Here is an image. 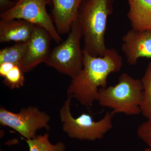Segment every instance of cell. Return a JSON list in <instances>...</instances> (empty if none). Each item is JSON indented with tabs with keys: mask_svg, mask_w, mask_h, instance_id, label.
Listing matches in <instances>:
<instances>
[{
	"mask_svg": "<svg viewBox=\"0 0 151 151\" xmlns=\"http://www.w3.org/2000/svg\"><path fill=\"white\" fill-rule=\"evenodd\" d=\"M50 117L35 106L23 108L18 113H14L5 108L0 109V123L15 130L26 139L35 138L38 130L50 129Z\"/></svg>",
	"mask_w": 151,
	"mask_h": 151,
	"instance_id": "obj_7",
	"label": "cell"
},
{
	"mask_svg": "<svg viewBox=\"0 0 151 151\" xmlns=\"http://www.w3.org/2000/svg\"><path fill=\"white\" fill-rule=\"evenodd\" d=\"M82 37L76 20L72 24L66 40L52 50L45 64L71 78L77 75L83 65V50L80 45Z\"/></svg>",
	"mask_w": 151,
	"mask_h": 151,
	"instance_id": "obj_5",
	"label": "cell"
},
{
	"mask_svg": "<svg viewBox=\"0 0 151 151\" xmlns=\"http://www.w3.org/2000/svg\"><path fill=\"white\" fill-rule=\"evenodd\" d=\"M17 1L12 0H0V10L1 12H6L13 7Z\"/></svg>",
	"mask_w": 151,
	"mask_h": 151,
	"instance_id": "obj_18",
	"label": "cell"
},
{
	"mask_svg": "<svg viewBox=\"0 0 151 151\" xmlns=\"http://www.w3.org/2000/svg\"><path fill=\"white\" fill-rule=\"evenodd\" d=\"M83 68L71 78L67 90L81 105L89 108L97 101L100 88L107 87L108 76L122 69V56L114 48H107L103 56H92L83 50Z\"/></svg>",
	"mask_w": 151,
	"mask_h": 151,
	"instance_id": "obj_1",
	"label": "cell"
},
{
	"mask_svg": "<svg viewBox=\"0 0 151 151\" xmlns=\"http://www.w3.org/2000/svg\"><path fill=\"white\" fill-rule=\"evenodd\" d=\"M73 97L67 94V98L60 110V117L63 132L71 139L79 140L94 141L100 140L113 128L114 115L107 112L99 121L95 122L89 114L82 113L74 118L71 114L70 107Z\"/></svg>",
	"mask_w": 151,
	"mask_h": 151,
	"instance_id": "obj_4",
	"label": "cell"
},
{
	"mask_svg": "<svg viewBox=\"0 0 151 151\" xmlns=\"http://www.w3.org/2000/svg\"><path fill=\"white\" fill-rule=\"evenodd\" d=\"M24 73L20 66L14 65L4 77V84L12 89L20 88L24 84Z\"/></svg>",
	"mask_w": 151,
	"mask_h": 151,
	"instance_id": "obj_16",
	"label": "cell"
},
{
	"mask_svg": "<svg viewBox=\"0 0 151 151\" xmlns=\"http://www.w3.org/2000/svg\"><path fill=\"white\" fill-rule=\"evenodd\" d=\"M144 151H151V149L150 148H148L145 149Z\"/></svg>",
	"mask_w": 151,
	"mask_h": 151,
	"instance_id": "obj_20",
	"label": "cell"
},
{
	"mask_svg": "<svg viewBox=\"0 0 151 151\" xmlns=\"http://www.w3.org/2000/svg\"><path fill=\"white\" fill-rule=\"evenodd\" d=\"M129 9L127 17L132 29L151 31V0H127Z\"/></svg>",
	"mask_w": 151,
	"mask_h": 151,
	"instance_id": "obj_12",
	"label": "cell"
},
{
	"mask_svg": "<svg viewBox=\"0 0 151 151\" xmlns=\"http://www.w3.org/2000/svg\"><path fill=\"white\" fill-rule=\"evenodd\" d=\"M113 1L85 0L78 10L77 21L84 40V50L92 56H103L107 50L105 34Z\"/></svg>",
	"mask_w": 151,
	"mask_h": 151,
	"instance_id": "obj_2",
	"label": "cell"
},
{
	"mask_svg": "<svg viewBox=\"0 0 151 151\" xmlns=\"http://www.w3.org/2000/svg\"><path fill=\"white\" fill-rule=\"evenodd\" d=\"M15 65L9 63H4L0 64V76L4 77L9 72Z\"/></svg>",
	"mask_w": 151,
	"mask_h": 151,
	"instance_id": "obj_19",
	"label": "cell"
},
{
	"mask_svg": "<svg viewBox=\"0 0 151 151\" xmlns=\"http://www.w3.org/2000/svg\"><path fill=\"white\" fill-rule=\"evenodd\" d=\"M143 88L141 79H136L127 73L119 76L115 86L101 88L97 101L102 107L109 108L113 115L124 113L136 116L142 113Z\"/></svg>",
	"mask_w": 151,
	"mask_h": 151,
	"instance_id": "obj_3",
	"label": "cell"
},
{
	"mask_svg": "<svg viewBox=\"0 0 151 151\" xmlns=\"http://www.w3.org/2000/svg\"><path fill=\"white\" fill-rule=\"evenodd\" d=\"M51 39L47 31L36 25L29 41L27 54L20 65L24 73L31 71L41 63L46 62L51 52Z\"/></svg>",
	"mask_w": 151,
	"mask_h": 151,
	"instance_id": "obj_8",
	"label": "cell"
},
{
	"mask_svg": "<svg viewBox=\"0 0 151 151\" xmlns=\"http://www.w3.org/2000/svg\"><path fill=\"white\" fill-rule=\"evenodd\" d=\"M28 42H17L12 46L0 50V64L9 63L20 66L27 52Z\"/></svg>",
	"mask_w": 151,
	"mask_h": 151,
	"instance_id": "obj_13",
	"label": "cell"
},
{
	"mask_svg": "<svg viewBox=\"0 0 151 151\" xmlns=\"http://www.w3.org/2000/svg\"><path fill=\"white\" fill-rule=\"evenodd\" d=\"M122 50L129 65H135L139 58H151V31L132 29L123 37Z\"/></svg>",
	"mask_w": 151,
	"mask_h": 151,
	"instance_id": "obj_9",
	"label": "cell"
},
{
	"mask_svg": "<svg viewBox=\"0 0 151 151\" xmlns=\"http://www.w3.org/2000/svg\"><path fill=\"white\" fill-rule=\"evenodd\" d=\"M36 26V25L24 20L1 19L0 42H27L31 37Z\"/></svg>",
	"mask_w": 151,
	"mask_h": 151,
	"instance_id": "obj_11",
	"label": "cell"
},
{
	"mask_svg": "<svg viewBox=\"0 0 151 151\" xmlns=\"http://www.w3.org/2000/svg\"><path fill=\"white\" fill-rule=\"evenodd\" d=\"M29 151H65L66 146L62 142L52 144L49 140V134L37 135L32 139L26 140Z\"/></svg>",
	"mask_w": 151,
	"mask_h": 151,
	"instance_id": "obj_14",
	"label": "cell"
},
{
	"mask_svg": "<svg viewBox=\"0 0 151 151\" xmlns=\"http://www.w3.org/2000/svg\"><path fill=\"white\" fill-rule=\"evenodd\" d=\"M85 0H51L55 27L59 34L70 31L74 22L77 19L78 10Z\"/></svg>",
	"mask_w": 151,
	"mask_h": 151,
	"instance_id": "obj_10",
	"label": "cell"
},
{
	"mask_svg": "<svg viewBox=\"0 0 151 151\" xmlns=\"http://www.w3.org/2000/svg\"><path fill=\"white\" fill-rule=\"evenodd\" d=\"M51 0H17L13 7L1 12V19H22L43 28L57 43L61 41L52 19L46 10Z\"/></svg>",
	"mask_w": 151,
	"mask_h": 151,
	"instance_id": "obj_6",
	"label": "cell"
},
{
	"mask_svg": "<svg viewBox=\"0 0 151 151\" xmlns=\"http://www.w3.org/2000/svg\"></svg>",
	"mask_w": 151,
	"mask_h": 151,
	"instance_id": "obj_22",
	"label": "cell"
},
{
	"mask_svg": "<svg viewBox=\"0 0 151 151\" xmlns=\"http://www.w3.org/2000/svg\"><path fill=\"white\" fill-rule=\"evenodd\" d=\"M16 1H17V0H16Z\"/></svg>",
	"mask_w": 151,
	"mask_h": 151,
	"instance_id": "obj_21",
	"label": "cell"
},
{
	"mask_svg": "<svg viewBox=\"0 0 151 151\" xmlns=\"http://www.w3.org/2000/svg\"><path fill=\"white\" fill-rule=\"evenodd\" d=\"M137 134L139 138L151 149V116L139 126Z\"/></svg>",
	"mask_w": 151,
	"mask_h": 151,
	"instance_id": "obj_17",
	"label": "cell"
},
{
	"mask_svg": "<svg viewBox=\"0 0 151 151\" xmlns=\"http://www.w3.org/2000/svg\"><path fill=\"white\" fill-rule=\"evenodd\" d=\"M143 88V98L141 108L142 114L146 119L151 116V61L141 79Z\"/></svg>",
	"mask_w": 151,
	"mask_h": 151,
	"instance_id": "obj_15",
	"label": "cell"
}]
</instances>
